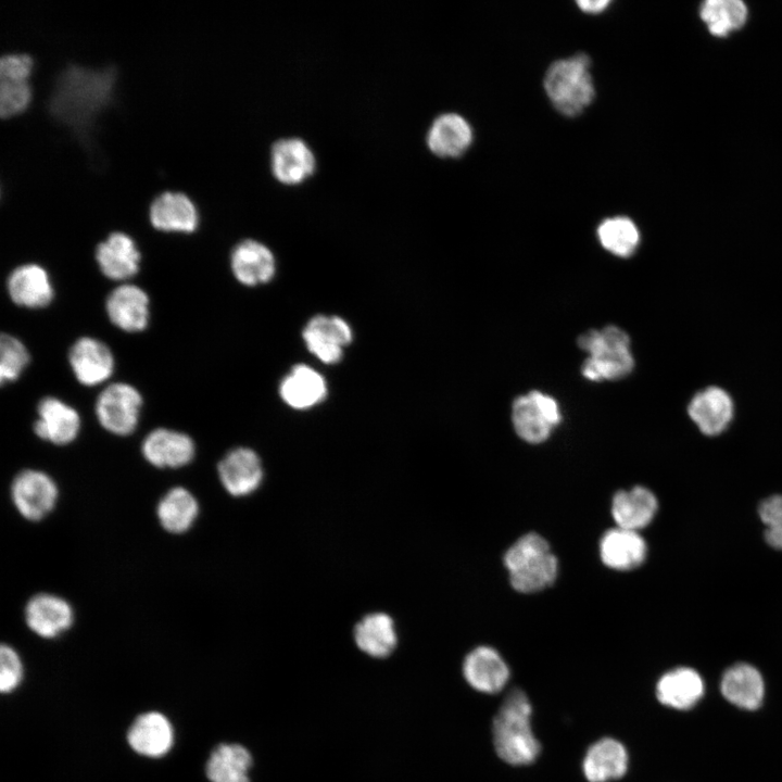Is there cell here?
I'll use <instances>...</instances> for the list:
<instances>
[{
    "instance_id": "obj_29",
    "label": "cell",
    "mask_w": 782,
    "mask_h": 782,
    "mask_svg": "<svg viewBox=\"0 0 782 782\" xmlns=\"http://www.w3.org/2000/svg\"><path fill=\"white\" fill-rule=\"evenodd\" d=\"M472 141V130L468 122L456 113L439 115L427 134V144L431 152L440 157L463 155Z\"/></svg>"
},
{
    "instance_id": "obj_25",
    "label": "cell",
    "mask_w": 782,
    "mask_h": 782,
    "mask_svg": "<svg viewBox=\"0 0 782 782\" xmlns=\"http://www.w3.org/2000/svg\"><path fill=\"white\" fill-rule=\"evenodd\" d=\"M629 756L619 741L604 737L593 743L585 753L582 769L589 782H608L623 777Z\"/></svg>"
},
{
    "instance_id": "obj_36",
    "label": "cell",
    "mask_w": 782,
    "mask_h": 782,
    "mask_svg": "<svg viewBox=\"0 0 782 782\" xmlns=\"http://www.w3.org/2000/svg\"><path fill=\"white\" fill-rule=\"evenodd\" d=\"M29 362L26 346L17 338L3 333L0 340V381H15Z\"/></svg>"
},
{
    "instance_id": "obj_14",
    "label": "cell",
    "mask_w": 782,
    "mask_h": 782,
    "mask_svg": "<svg viewBox=\"0 0 782 782\" xmlns=\"http://www.w3.org/2000/svg\"><path fill=\"white\" fill-rule=\"evenodd\" d=\"M38 418L34 431L40 439L58 445L73 442L80 429V417L75 408L62 400L47 396L37 407Z\"/></svg>"
},
{
    "instance_id": "obj_18",
    "label": "cell",
    "mask_w": 782,
    "mask_h": 782,
    "mask_svg": "<svg viewBox=\"0 0 782 782\" xmlns=\"http://www.w3.org/2000/svg\"><path fill=\"white\" fill-rule=\"evenodd\" d=\"M230 266L236 279L245 286L268 282L276 273V260L264 243L245 239L237 243L230 255Z\"/></svg>"
},
{
    "instance_id": "obj_39",
    "label": "cell",
    "mask_w": 782,
    "mask_h": 782,
    "mask_svg": "<svg viewBox=\"0 0 782 782\" xmlns=\"http://www.w3.org/2000/svg\"><path fill=\"white\" fill-rule=\"evenodd\" d=\"M23 677V666L18 654L9 645L0 648V690L10 693L17 688Z\"/></svg>"
},
{
    "instance_id": "obj_30",
    "label": "cell",
    "mask_w": 782,
    "mask_h": 782,
    "mask_svg": "<svg viewBox=\"0 0 782 782\" xmlns=\"http://www.w3.org/2000/svg\"><path fill=\"white\" fill-rule=\"evenodd\" d=\"M655 495L644 487L618 491L611 501V516L616 527L639 531L646 527L657 512Z\"/></svg>"
},
{
    "instance_id": "obj_22",
    "label": "cell",
    "mask_w": 782,
    "mask_h": 782,
    "mask_svg": "<svg viewBox=\"0 0 782 782\" xmlns=\"http://www.w3.org/2000/svg\"><path fill=\"white\" fill-rule=\"evenodd\" d=\"M11 300L27 308H41L53 299V287L47 270L38 264H24L12 270L8 278Z\"/></svg>"
},
{
    "instance_id": "obj_19",
    "label": "cell",
    "mask_w": 782,
    "mask_h": 782,
    "mask_svg": "<svg viewBox=\"0 0 782 782\" xmlns=\"http://www.w3.org/2000/svg\"><path fill=\"white\" fill-rule=\"evenodd\" d=\"M152 226L163 231L192 232L199 225V213L192 200L182 192L165 191L150 204Z\"/></svg>"
},
{
    "instance_id": "obj_13",
    "label": "cell",
    "mask_w": 782,
    "mask_h": 782,
    "mask_svg": "<svg viewBox=\"0 0 782 782\" xmlns=\"http://www.w3.org/2000/svg\"><path fill=\"white\" fill-rule=\"evenodd\" d=\"M68 361L76 379L89 387L109 379L114 369V357L109 346L90 337L75 341L70 349Z\"/></svg>"
},
{
    "instance_id": "obj_27",
    "label": "cell",
    "mask_w": 782,
    "mask_h": 782,
    "mask_svg": "<svg viewBox=\"0 0 782 782\" xmlns=\"http://www.w3.org/2000/svg\"><path fill=\"white\" fill-rule=\"evenodd\" d=\"M705 684L699 673L688 667H679L663 674L656 684V697L670 708L686 710L703 697Z\"/></svg>"
},
{
    "instance_id": "obj_2",
    "label": "cell",
    "mask_w": 782,
    "mask_h": 782,
    "mask_svg": "<svg viewBox=\"0 0 782 782\" xmlns=\"http://www.w3.org/2000/svg\"><path fill=\"white\" fill-rule=\"evenodd\" d=\"M532 706L520 689L504 698L492 723V739L497 756L513 766L532 764L541 745L531 728Z\"/></svg>"
},
{
    "instance_id": "obj_23",
    "label": "cell",
    "mask_w": 782,
    "mask_h": 782,
    "mask_svg": "<svg viewBox=\"0 0 782 782\" xmlns=\"http://www.w3.org/2000/svg\"><path fill=\"white\" fill-rule=\"evenodd\" d=\"M327 393L325 378L305 364L294 365L279 384L280 398L295 409H307L319 404Z\"/></svg>"
},
{
    "instance_id": "obj_3",
    "label": "cell",
    "mask_w": 782,
    "mask_h": 782,
    "mask_svg": "<svg viewBox=\"0 0 782 782\" xmlns=\"http://www.w3.org/2000/svg\"><path fill=\"white\" fill-rule=\"evenodd\" d=\"M504 564L512 586L521 593L539 592L551 585L557 576V558L547 541L538 533L520 537L506 551Z\"/></svg>"
},
{
    "instance_id": "obj_32",
    "label": "cell",
    "mask_w": 782,
    "mask_h": 782,
    "mask_svg": "<svg viewBox=\"0 0 782 782\" xmlns=\"http://www.w3.org/2000/svg\"><path fill=\"white\" fill-rule=\"evenodd\" d=\"M251 766L252 756L244 746L223 743L212 751L205 773L211 782H250Z\"/></svg>"
},
{
    "instance_id": "obj_21",
    "label": "cell",
    "mask_w": 782,
    "mask_h": 782,
    "mask_svg": "<svg viewBox=\"0 0 782 782\" xmlns=\"http://www.w3.org/2000/svg\"><path fill=\"white\" fill-rule=\"evenodd\" d=\"M105 308L112 324L117 328L137 332L149 321V297L135 285H122L108 297Z\"/></svg>"
},
{
    "instance_id": "obj_15",
    "label": "cell",
    "mask_w": 782,
    "mask_h": 782,
    "mask_svg": "<svg viewBox=\"0 0 782 782\" xmlns=\"http://www.w3.org/2000/svg\"><path fill=\"white\" fill-rule=\"evenodd\" d=\"M25 619L33 632L45 639H53L71 628L74 611L64 598L40 593L28 601Z\"/></svg>"
},
{
    "instance_id": "obj_41",
    "label": "cell",
    "mask_w": 782,
    "mask_h": 782,
    "mask_svg": "<svg viewBox=\"0 0 782 782\" xmlns=\"http://www.w3.org/2000/svg\"><path fill=\"white\" fill-rule=\"evenodd\" d=\"M609 3L610 2L607 0H583L577 2L579 8L588 13H598L605 10L609 5Z\"/></svg>"
},
{
    "instance_id": "obj_40",
    "label": "cell",
    "mask_w": 782,
    "mask_h": 782,
    "mask_svg": "<svg viewBox=\"0 0 782 782\" xmlns=\"http://www.w3.org/2000/svg\"><path fill=\"white\" fill-rule=\"evenodd\" d=\"M34 66L27 53H8L0 60V79L27 81Z\"/></svg>"
},
{
    "instance_id": "obj_38",
    "label": "cell",
    "mask_w": 782,
    "mask_h": 782,
    "mask_svg": "<svg viewBox=\"0 0 782 782\" xmlns=\"http://www.w3.org/2000/svg\"><path fill=\"white\" fill-rule=\"evenodd\" d=\"M758 513L766 526L765 537L768 544L782 550V495H772L764 500Z\"/></svg>"
},
{
    "instance_id": "obj_31",
    "label": "cell",
    "mask_w": 782,
    "mask_h": 782,
    "mask_svg": "<svg viewBox=\"0 0 782 782\" xmlns=\"http://www.w3.org/2000/svg\"><path fill=\"white\" fill-rule=\"evenodd\" d=\"M354 639L362 652L376 658L389 656L398 643L394 622L383 613L365 616L355 626Z\"/></svg>"
},
{
    "instance_id": "obj_35",
    "label": "cell",
    "mask_w": 782,
    "mask_h": 782,
    "mask_svg": "<svg viewBox=\"0 0 782 782\" xmlns=\"http://www.w3.org/2000/svg\"><path fill=\"white\" fill-rule=\"evenodd\" d=\"M601 244L613 254L628 257L634 253L640 242V232L628 217L607 218L597 228Z\"/></svg>"
},
{
    "instance_id": "obj_8",
    "label": "cell",
    "mask_w": 782,
    "mask_h": 782,
    "mask_svg": "<svg viewBox=\"0 0 782 782\" xmlns=\"http://www.w3.org/2000/svg\"><path fill=\"white\" fill-rule=\"evenodd\" d=\"M59 491L53 479L40 470L21 471L11 484V497L18 513L38 521L52 512Z\"/></svg>"
},
{
    "instance_id": "obj_4",
    "label": "cell",
    "mask_w": 782,
    "mask_h": 782,
    "mask_svg": "<svg viewBox=\"0 0 782 782\" xmlns=\"http://www.w3.org/2000/svg\"><path fill=\"white\" fill-rule=\"evenodd\" d=\"M578 344L589 353L582 365V375L589 380H616L633 369L630 339L616 326L589 330L579 337Z\"/></svg>"
},
{
    "instance_id": "obj_6",
    "label": "cell",
    "mask_w": 782,
    "mask_h": 782,
    "mask_svg": "<svg viewBox=\"0 0 782 782\" xmlns=\"http://www.w3.org/2000/svg\"><path fill=\"white\" fill-rule=\"evenodd\" d=\"M557 402L539 391H531L513 403L512 420L516 433L528 443L544 442L560 421Z\"/></svg>"
},
{
    "instance_id": "obj_7",
    "label": "cell",
    "mask_w": 782,
    "mask_h": 782,
    "mask_svg": "<svg viewBox=\"0 0 782 782\" xmlns=\"http://www.w3.org/2000/svg\"><path fill=\"white\" fill-rule=\"evenodd\" d=\"M142 398L133 386L116 382L108 386L98 396L96 415L100 425L117 436L130 434L137 427Z\"/></svg>"
},
{
    "instance_id": "obj_33",
    "label": "cell",
    "mask_w": 782,
    "mask_h": 782,
    "mask_svg": "<svg viewBox=\"0 0 782 782\" xmlns=\"http://www.w3.org/2000/svg\"><path fill=\"white\" fill-rule=\"evenodd\" d=\"M199 504L190 491L182 487L171 489L159 502L156 508L161 526L171 533H184L195 521Z\"/></svg>"
},
{
    "instance_id": "obj_26",
    "label": "cell",
    "mask_w": 782,
    "mask_h": 782,
    "mask_svg": "<svg viewBox=\"0 0 782 782\" xmlns=\"http://www.w3.org/2000/svg\"><path fill=\"white\" fill-rule=\"evenodd\" d=\"M600 555L608 568L631 570L644 562L646 544L638 531L615 527L602 537Z\"/></svg>"
},
{
    "instance_id": "obj_12",
    "label": "cell",
    "mask_w": 782,
    "mask_h": 782,
    "mask_svg": "<svg viewBox=\"0 0 782 782\" xmlns=\"http://www.w3.org/2000/svg\"><path fill=\"white\" fill-rule=\"evenodd\" d=\"M141 452L146 461L155 467L179 468L193 459L195 446L184 432L157 428L144 438Z\"/></svg>"
},
{
    "instance_id": "obj_9",
    "label": "cell",
    "mask_w": 782,
    "mask_h": 782,
    "mask_svg": "<svg viewBox=\"0 0 782 782\" xmlns=\"http://www.w3.org/2000/svg\"><path fill=\"white\" fill-rule=\"evenodd\" d=\"M303 340L307 350L325 364H337L343 356V349L353 340V332L343 318L332 315H316L305 325Z\"/></svg>"
},
{
    "instance_id": "obj_1",
    "label": "cell",
    "mask_w": 782,
    "mask_h": 782,
    "mask_svg": "<svg viewBox=\"0 0 782 782\" xmlns=\"http://www.w3.org/2000/svg\"><path fill=\"white\" fill-rule=\"evenodd\" d=\"M115 81L113 66L67 64L53 81L48 111L54 119L86 138L97 115L112 102Z\"/></svg>"
},
{
    "instance_id": "obj_28",
    "label": "cell",
    "mask_w": 782,
    "mask_h": 782,
    "mask_svg": "<svg viewBox=\"0 0 782 782\" xmlns=\"http://www.w3.org/2000/svg\"><path fill=\"white\" fill-rule=\"evenodd\" d=\"M720 691L723 697L736 707L755 710L762 704L765 683L758 669L740 663L724 671Z\"/></svg>"
},
{
    "instance_id": "obj_24",
    "label": "cell",
    "mask_w": 782,
    "mask_h": 782,
    "mask_svg": "<svg viewBox=\"0 0 782 782\" xmlns=\"http://www.w3.org/2000/svg\"><path fill=\"white\" fill-rule=\"evenodd\" d=\"M688 411L703 433L716 436L729 426L733 417V403L724 390L709 387L693 396Z\"/></svg>"
},
{
    "instance_id": "obj_16",
    "label": "cell",
    "mask_w": 782,
    "mask_h": 782,
    "mask_svg": "<svg viewBox=\"0 0 782 782\" xmlns=\"http://www.w3.org/2000/svg\"><path fill=\"white\" fill-rule=\"evenodd\" d=\"M463 674L472 689L494 694L507 683L509 668L496 649L482 645L467 654L463 663Z\"/></svg>"
},
{
    "instance_id": "obj_34",
    "label": "cell",
    "mask_w": 782,
    "mask_h": 782,
    "mask_svg": "<svg viewBox=\"0 0 782 782\" xmlns=\"http://www.w3.org/2000/svg\"><path fill=\"white\" fill-rule=\"evenodd\" d=\"M748 10L741 0H707L699 8V16L709 33L726 37L741 28L747 20Z\"/></svg>"
},
{
    "instance_id": "obj_10",
    "label": "cell",
    "mask_w": 782,
    "mask_h": 782,
    "mask_svg": "<svg viewBox=\"0 0 782 782\" xmlns=\"http://www.w3.org/2000/svg\"><path fill=\"white\" fill-rule=\"evenodd\" d=\"M217 470L223 487L234 496L251 494L260 487L263 479L262 462L249 447L229 451L220 459Z\"/></svg>"
},
{
    "instance_id": "obj_20",
    "label": "cell",
    "mask_w": 782,
    "mask_h": 782,
    "mask_svg": "<svg viewBox=\"0 0 782 782\" xmlns=\"http://www.w3.org/2000/svg\"><path fill=\"white\" fill-rule=\"evenodd\" d=\"M96 260L104 276L126 280L138 273L140 252L131 237L115 231L97 245Z\"/></svg>"
},
{
    "instance_id": "obj_37",
    "label": "cell",
    "mask_w": 782,
    "mask_h": 782,
    "mask_svg": "<svg viewBox=\"0 0 782 782\" xmlns=\"http://www.w3.org/2000/svg\"><path fill=\"white\" fill-rule=\"evenodd\" d=\"M31 100V88L27 81L0 79V113L10 117L23 112Z\"/></svg>"
},
{
    "instance_id": "obj_17",
    "label": "cell",
    "mask_w": 782,
    "mask_h": 782,
    "mask_svg": "<svg viewBox=\"0 0 782 782\" xmlns=\"http://www.w3.org/2000/svg\"><path fill=\"white\" fill-rule=\"evenodd\" d=\"M127 742L137 754L157 758L168 753L174 743V730L169 720L161 712L149 711L139 715L126 735Z\"/></svg>"
},
{
    "instance_id": "obj_11",
    "label": "cell",
    "mask_w": 782,
    "mask_h": 782,
    "mask_svg": "<svg viewBox=\"0 0 782 782\" xmlns=\"http://www.w3.org/2000/svg\"><path fill=\"white\" fill-rule=\"evenodd\" d=\"M316 160L307 143L295 137L277 140L270 150V168L276 179L297 185L315 171Z\"/></svg>"
},
{
    "instance_id": "obj_5",
    "label": "cell",
    "mask_w": 782,
    "mask_h": 782,
    "mask_svg": "<svg viewBox=\"0 0 782 782\" xmlns=\"http://www.w3.org/2000/svg\"><path fill=\"white\" fill-rule=\"evenodd\" d=\"M591 60L584 53L555 61L546 71L544 89L558 112L576 116L588 108L594 96Z\"/></svg>"
}]
</instances>
